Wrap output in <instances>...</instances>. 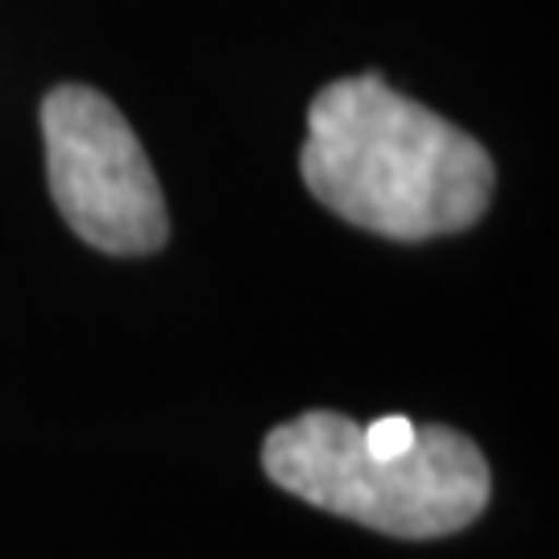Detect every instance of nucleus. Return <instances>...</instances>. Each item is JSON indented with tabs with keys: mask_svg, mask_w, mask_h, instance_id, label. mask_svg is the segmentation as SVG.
Returning <instances> with one entry per match:
<instances>
[{
	"mask_svg": "<svg viewBox=\"0 0 559 559\" xmlns=\"http://www.w3.org/2000/svg\"><path fill=\"white\" fill-rule=\"evenodd\" d=\"M299 170L328 212L390 240L464 233L493 200L485 145L378 71L328 83L311 100Z\"/></svg>",
	"mask_w": 559,
	"mask_h": 559,
	"instance_id": "nucleus-1",
	"label": "nucleus"
},
{
	"mask_svg": "<svg viewBox=\"0 0 559 559\" xmlns=\"http://www.w3.org/2000/svg\"><path fill=\"white\" fill-rule=\"evenodd\" d=\"M261 464L286 493L399 539L456 535L489 501V464L452 427H419L411 452L378 456L360 423L307 411L265 436Z\"/></svg>",
	"mask_w": 559,
	"mask_h": 559,
	"instance_id": "nucleus-2",
	"label": "nucleus"
},
{
	"mask_svg": "<svg viewBox=\"0 0 559 559\" xmlns=\"http://www.w3.org/2000/svg\"><path fill=\"white\" fill-rule=\"evenodd\" d=\"M50 195L71 233L100 253L141 258L170 237L166 200L138 133L96 87L62 83L41 100Z\"/></svg>",
	"mask_w": 559,
	"mask_h": 559,
	"instance_id": "nucleus-3",
	"label": "nucleus"
},
{
	"mask_svg": "<svg viewBox=\"0 0 559 559\" xmlns=\"http://www.w3.org/2000/svg\"><path fill=\"white\" fill-rule=\"evenodd\" d=\"M360 440L378 456H402V452H411L419 443V427L406 415H381V419L360 427Z\"/></svg>",
	"mask_w": 559,
	"mask_h": 559,
	"instance_id": "nucleus-4",
	"label": "nucleus"
}]
</instances>
